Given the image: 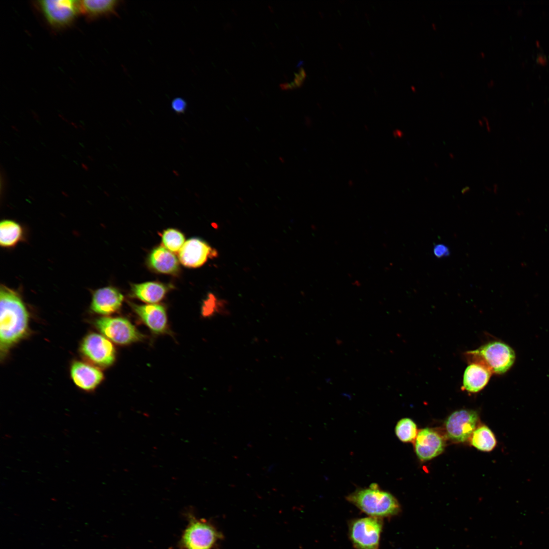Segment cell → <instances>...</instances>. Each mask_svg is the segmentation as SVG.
<instances>
[{"instance_id":"1","label":"cell","mask_w":549,"mask_h":549,"mask_svg":"<svg viewBox=\"0 0 549 549\" xmlns=\"http://www.w3.org/2000/svg\"><path fill=\"white\" fill-rule=\"evenodd\" d=\"M0 349L4 356L26 334L29 316L19 294L4 285L0 289Z\"/></svg>"},{"instance_id":"2","label":"cell","mask_w":549,"mask_h":549,"mask_svg":"<svg viewBox=\"0 0 549 549\" xmlns=\"http://www.w3.org/2000/svg\"><path fill=\"white\" fill-rule=\"evenodd\" d=\"M346 499L369 516L391 517L401 511L396 498L388 492L372 483L369 487L359 488L346 497Z\"/></svg>"},{"instance_id":"3","label":"cell","mask_w":549,"mask_h":549,"mask_svg":"<svg viewBox=\"0 0 549 549\" xmlns=\"http://www.w3.org/2000/svg\"><path fill=\"white\" fill-rule=\"evenodd\" d=\"M464 355L469 363L481 365L496 374L506 372L515 359L513 350L500 341L487 343L477 349L467 351Z\"/></svg>"},{"instance_id":"4","label":"cell","mask_w":549,"mask_h":549,"mask_svg":"<svg viewBox=\"0 0 549 549\" xmlns=\"http://www.w3.org/2000/svg\"><path fill=\"white\" fill-rule=\"evenodd\" d=\"M382 518H355L349 524L350 539L355 549H379L383 529Z\"/></svg>"},{"instance_id":"5","label":"cell","mask_w":549,"mask_h":549,"mask_svg":"<svg viewBox=\"0 0 549 549\" xmlns=\"http://www.w3.org/2000/svg\"><path fill=\"white\" fill-rule=\"evenodd\" d=\"M220 537L219 533L207 522L191 517L180 544L184 549H210Z\"/></svg>"},{"instance_id":"6","label":"cell","mask_w":549,"mask_h":549,"mask_svg":"<svg viewBox=\"0 0 549 549\" xmlns=\"http://www.w3.org/2000/svg\"><path fill=\"white\" fill-rule=\"evenodd\" d=\"M95 325L104 336L118 344H128L142 338L136 327L124 318L104 317L97 319Z\"/></svg>"},{"instance_id":"7","label":"cell","mask_w":549,"mask_h":549,"mask_svg":"<svg viewBox=\"0 0 549 549\" xmlns=\"http://www.w3.org/2000/svg\"><path fill=\"white\" fill-rule=\"evenodd\" d=\"M80 351L86 359L102 367L111 365L115 358L112 344L104 336L97 333H89L83 339Z\"/></svg>"},{"instance_id":"8","label":"cell","mask_w":549,"mask_h":549,"mask_svg":"<svg viewBox=\"0 0 549 549\" xmlns=\"http://www.w3.org/2000/svg\"><path fill=\"white\" fill-rule=\"evenodd\" d=\"M478 420L479 415L475 410L461 409L454 411L445 421L447 437L455 442H465L476 429Z\"/></svg>"},{"instance_id":"9","label":"cell","mask_w":549,"mask_h":549,"mask_svg":"<svg viewBox=\"0 0 549 549\" xmlns=\"http://www.w3.org/2000/svg\"><path fill=\"white\" fill-rule=\"evenodd\" d=\"M39 5L49 24L56 27L69 25L80 11L77 1L43 0Z\"/></svg>"},{"instance_id":"10","label":"cell","mask_w":549,"mask_h":549,"mask_svg":"<svg viewBox=\"0 0 549 549\" xmlns=\"http://www.w3.org/2000/svg\"><path fill=\"white\" fill-rule=\"evenodd\" d=\"M445 441L438 431L431 428L421 429L415 440V451L422 461L431 460L440 454L444 450Z\"/></svg>"},{"instance_id":"11","label":"cell","mask_w":549,"mask_h":549,"mask_svg":"<svg viewBox=\"0 0 549 549\" xmlns=\"http://www.w3.org/2000/svg\"><path fill=\"white\" fill-rule=\"evenodd\" d=\"M217 253L204 241L191 238L186 241L180 250L179 259L185 266L195 268L204 264L208 258L216 256Z\"/></svg>"},{"instance_id":"12","label":"cell","mask_w":549,"mask_h":549,"mask_svg":"<svg viewBox=\"0 0 549 549\" xmlns=\"http://www.w3.org/2000/svg\"><path fill=\"white\" fill-rule=\"evenodd\" d=\"M123 299V294L116 288L111 286L103 287L93 293L90 309L98 314L109 315L120 308Z\"/></svg>"},{"instance_id":"13","label":"cell","mask_w":549,"mask_h":549,"mask_svg":"<svg viewBox=\"0 0 549 549\" xmlns=\"http://www.w3.org/2000/svg\"><path fill=\"white\" fill-rule=\"evenodd\" d=\"M70 374L74 383L86 391L95 389L104 378L103 373L98 368L80 361L72 363Z\"/></svg>"},{"instance_id":"14","label":"cell","mask_w":549,"mask_h":549,"mask_svg":"<svg viewBox=\"0 0 549 549\" xmlns=\"http://www.w3.org/2000/svg\"><path fill=\"white\" fill-rule=\"evenodd\" d=\"M131 305L136 313L152 331L161 333L166 331L167 318L163 306L157 304Z\"/></svg>"},{"instance_id":"15","label":"cell","mask_w":549,"mask_h":549,"mask_svg":"<svg viewBox=\"0 0 549 549\" xmlns=\"http://www.w3.org/2000/svg\"><path fill=\"white\" fill-rule=\"evenodd\" d=\"M491 374L485 367L477 363H470L464 373L463 389L473 393L480 391L487 384Z\"/></svg>"},{"instance_id":"16","label":"cell","mask_w":549,"mask_h":549,"mask_svg":"<svg viewBox=\"0 0 549 549\" xmlns=\"http://www.w3.org/2000/svg\"><path fill=\"white\" fill-rule=\"evenodd\" d=\"M149 262L151 267L157 271L167 274L173 273L178 269V261L171 251L159 247L151 252Z\"/></svg>"},{"instance_id":"17","label":"cell","mask_w":549,"mask_h":549,"mask_svg":"<svg viewBox=\"0 0 549 549\" xmlns=\"http://www.w3.org/2000/svg\"><path fill=\"white\" fill-rule=\"evenodd\" d=\"M132 290L136 297L143 301L151 303L160 301L166 292V288L164 285L154 282L134 284L132 286Z\"/></svg>"},{"instance_id":"18","label":"cell","mask_w":549,"mask_h":549,"mask_svg":"<svg viewBox=\"0 0 549 549\" xmlns=\"http://www.w3.org/2000/svg\"><path fill=\"white\" fill-rule=\"evenodd\" d=\"M80 10L92 17L110 15L116 13L120 1L116 0L79 1Z\"/></svg>"},{"instance_id":"19","label":"cell","mask_w":549,"mask_h":549,"mask_svg":"<svg viewBox=\"0 0 549 549\" xmlns=\"http://www.w3.org/2000/svg\"><path fill=\"white\" fill-rule=\"evenodd\" d=\"M23 229L18 223L4 220L0 223V244L4 248L16 246L22 238Z\"/></svg>"},{"instance_id":"20","label":"cell","mask_w":549,"mask_h":549,"mask_svg":"<svg viewBox=\"0 0 549 549\" xmlns=\"http://www.w3.org/2000/svg\"><path fill=\"white\" fill-rule=\"evenodd\" d=\"M470 438L471 445L482 451L490 452L494 450L497 444L495 434L485 425L476 428Z\"/></svg>"},{"instance_id":"21","label":"cell","mask_w":549,"mask_h":549,"mask_svg":"<svg viewBox=\"0 0 549 549\" xmlns=\"http://www.w3.org/2000/svg\"><path fill=\"white\" fill-rule=\"evenodd\" d=\"M395 433L398 439L403 442H413L418 434L417 425L411 419L403 418L397 422Z\"/></svg>"},{"instance_id":"22","label":"cell","mask_w":549,"mask_h":549,"mask_svg":"<svg viewBox=\"0 0 549 549\" xmlns=\"http://www.w3.org/2000/svg\"><path fill=\"white\" fill-rule=\"evenodd\" d=\"M162 242L167 249L176 252L180 251L185 243V237L179 231L170 228L164 231Z\"/></svg>"},{"instance_id":"23","label":"cell","mask_w":549,"mask_h":549,"mask_svg":"<svg viewBox=\"0 0 549 549\" xmlns=\"http://www.w3.org/2000/svg\"><path fill=\"white\" fill-rule=\"evenodd\" d=\"M217 308L218 303L216 298L212 294H210L203 306V315L204 316L211 315L217 310Z\"/></svg>"},{"instance_id":"24","label":"cell","mask_w":549,"mask_h":549,"mask_svg":"<svg viewBox=\"0 0 549 549\" xmlns=\"http://www.w3.org/2000/svg\"><path fill=\"white\" fill-rule=\"evenodd\" d=\"M172 109L177 113H182L187 108V103L181 98H174L171 103Z\"/></svg>"},{"instance_id":"25","label":"cell","mask_w":549,"mask_h":549,"mask_svg":"<svg viewBox=\"0 0 549 549\" xmlns=\"http://www.w3.org/2000/svg\"><path fill=\"white\" fill-rule=\"evenodd\" d=\"M448 252V249L443 245H438L434 248V253L438 257L446 255Z\"/></svg>"},{"instance_id":"26","label":"cell","mask_w":549,"mask_h":549,"mask_svg":"<svg viewBox=\"0 0 549 549\" xmlns=\"http://www.w3.org/2000/svg\"><path fill=\"white\" fill-rule=\"evenodd\" d=\"M280 87L284 90L292 89L290 83H281L280 84Z\"/></svg>"},{"instance_id":"27","label":"cell","mask_w":549,"mask_h":549,"mask_svg":"<svg viewBox=\"0 0 549 549\" xmlns=\"http://www.w3.org/2000/svg\"><path fill=\"white\" fill-rule=\"evenodd\" d=\"M470 188L469 187H465L461 190V193L463 194H465L470 191Z\"/></svg>"},{"instance_id":"28","label":"cell","mask_w":549,"mask_h":549,"mask_svg":"<svg viewBox=\"0 0 549 549\" xmlns=\"http://www.w3.org/2000/svg\"><path fill=\"white\" fill-rule=\"evenodd\" d=\"M483 119H484V120L486 122V127L487 130L489 132H490V130H491V128H490V126L489 125V121H488L487 119L486 118V117H484V118L483 117Z\"/></svg>"},{"instance_id":"29","label":"cell","mask_w":549,"mask_h":549,"mask_svg":"<svg viewBox=\"0 0 549 549\" xmlns=\"http://www.w3.org/2000/svg\"><path fill=\"white\" fill-rule=\"evenodd\" d=\"M497 185H495V186H494V191H495V192L497 191Z\"/></svg>"},{"instance_id":"30","label":"cell","mask_w":549,"mask_h":549,"mask_svg":"<svg viewBox=\"0 0 549 549\" xmlns=\"http://www.w3.org/2000/svg\"><path fill=\"white\" fill-rule=\"evenodd\" d=\"M449 156H450V157H451V158L452 159H453V158H454L453 155L452 154H451V153H450V154H449Z\"/></svg>"}]
</instances>
